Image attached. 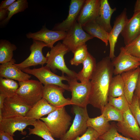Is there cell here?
Listing matches in <instances>:
<instances>
[{
  "instance_id": "cell-39",
  "label": "cell",
  "mask_w": 140,
  "mask_h": 140,
  "mask_svg": "<svg viewBox=\"0 0 140 140\" xmlns=\"http://www.w3.org/2000/svg\"><path fill=\"white\" fill-rule=\"evenodd\" d=\"M16 0H5L2 1L0 4V9H7Z\"/></svg>"
},
{
  "instance_id": "cell-10",
  "label": "cell",
  "mask_w": 140,
  "mask_h": 140,
  "mask_svg": "<svg viewBox=\"0 0 140 140\" xmlns=\"http://www.w3.org/2000/svg\"><path fill=\"white\" fill-rule=\"evenodd\" d=\"M46 47H48V45L44 42L33 40L32 44L30 46L31 53L29 56L21 62L15 63V66L21 70L38 65L43 66L47 62V58L42 52L43 48Z\"/></svg>"
},
{
  "instance_id": "cell-7",
  "label": "cell",
  "mask_w": 140,
  "mask_h": 140,
  "mask_svg": "<svg viewBox=\"0 0 140 140\" xmlns=\"http://www.w3.org/2000/svg\"><path fill=\"white\" fill-rule=\"evenodd\" d=\"M69 78L67 82L69 91L71 92V100L72 105L87 107L89 104L91 90L90 81L85 83H79L76 78Z\"/></svg>"
},
{
  "instance_id": "cell-36",
  "label": "cell",
  "mask_w": 140,
  "mask_h": 140,
  "mask_svg": "<svg viewBox=\"0 0 140 140\" xmlns=\"http://www.w3.org/2000/svg\"><path fill=\"white\" fill-rule=\"evenodd\" d=\"M123 47L127 53L140 59V34L130 43Z\"/></svg>"
},
{
  "instance_id": "cell-32",
  "label": "cell",
  "mask_w": 140,
  "mask_h": 140,
  "mask_svg": "<svg viewBox=\"0 0 140 140\" xmlns=\"http://www.w3.org/2000/svg\"><path fill=\"white\" fill-rule=\"evenodd\" d=\"M101 113L109 122L114 121L120 122L123 119V113L108 104L105 106Z\"/></svg>"
},
{
  "instance_id": "cell-24",
  "label": "cell",
  "mask_w": 140,
  "mask_h": 140,
  "mask_svg": "<svg viewBox=\"0 0 140 140\" xmlns=\"http://www.w3.org/2000/svg\"><path fill=\"white\" fill-rule=\"evenodd\" d=\"M82 64L83 68L77 73L76 78L81 82L85 83L91 79L96 69L97 64L95 58L89 53Z\"/></svg>"
},
{
  "instance_id": "cell-17",
  "label": "cell",
  "mask_w": 140,
  "mask_h": 140,
  "mask_svg": "<svg viewBox=\"0 0 140 140\" xmlns=\"http://www.w3.org/2000/svg\"><path fill=\"white\" fill-rule=\"evenodd\" d=\"M100 0H86L81 10L77 22L82 27L95 20L99 16Z\"/></svg>"
},
{
  "instance_id": "cell-42",
  "label": "cell",
  "mask_w": 140,
  "mask_h": 140,
  "mask_svg": "<svg viewBox=\"0 0 140 140\" xmlns=\"http://www.w3.org/2000/svg\"><path fill=\"white\" fill-rule=\"evenodd\" d=\"M8 11L7 9H0V21L1 22L7 17Z\"/></svg>"
},
{
  "instance_id": "cell-4",
  "label": "cell",
  "mask_w": 140,
  "mask_h": 140,
  "mask_svg": "<svg viewBox=\"0 0 140 140\" xmlns=\"http://www.w3.org/2000/svg\"><path fill=\"white\" fill-rule=\"evenodd\" d=\"M18 83L16 94L29 106L32 107L42 98L44 86L39 81L29 79Z\"/></svg>"
},
{
  "instance_id": "cell-8",
  "label": "cell",
  "mask_w": 140,
  "mask_h": 140,
  "mask_svg": "<svg viewBox=\"0 0 140 140\" xmlns=\"http://www.w3.org/2000/svg\"><path fill=\"white\" fill-rule=\"evenodd\" d=\"M67 32L62 43L73 53L78 47L94 38L86 32L77 22Z\"/></svg>"
},
{
  "instance_id": "cell-33",
  "label": "cell",
  "mask_w": 140,
  "mask_h": 140,
  "mask_svg": "<svg viewBox=\"0 0 140 140\" xmlns=\"http://www.w3.org/2000/svg\"><path fill=\"white\" fill-rule=\"evenodd\" d=\"M88 53L86 44L79 46L73 53L74 57L70 61L71 64L78 66L82 64L87 58Z\"/></svg>"
},
{
  "instance_id": "cell-46",
  "label": "cell",
  "mask_w": 140,
  "mask_h": 140,
  "mask_svg": "<svg viewBox=\"0 0 140 140\" xmlns=\"http://www.w3.org/2000/svg\"><path fill=\"white\" fill-rule=\"evenodd\" d=\"M138 102L139 107L140 109V97L138 99Z\"/></svg>"
},
{
  "instance_id": "cell-29",
  "label": "cell",
  "mask_w": 140,
  "mask_h": 140,
  "mask_svg": "<svg viewBox=\"0 0 140 140\" xmlns=\"http://www.w3.org/2000/svg\"><path fill=\"white\" fill-rule=\"evenodd\" d=\"M124 84L121 74L113 77L110 83L108 97H117L124 95Z\"/></svg>"
},
{
  "instance_id": "cell-18",
  "label": "cell",
  "mask_w": 140,
  "mask_h": 140,
  "mask_svg": "<svg viewBox=\"0 0 140 140\" xmlns=\"http://www.w3.org/2000/svg\"><path fill=\"white\" fill-rule=\"evenodd\" d=\"M127 9L125 8L120 15L116 18L113 27L109 33L108 42L110 44L109 57L113 60L115 56V48L119 34L121 33L128 19Z\"/></svg>"
},
{
  "instance_id": "cell-16",
  "label": "cell",
  "mask_w": 140,
  "mask_h": 140,
  "mask_svg": "<svg viewBox=\"0 0 140 140\" xmlns=\"http://www.w3.org/2000/svg\"><path fill=\"white\" fill-rule=\"evenodd\" d=\"M85 1V0H71L67 18L62 22L56 25L53 30L68 31L77 22Z\"/></svg>"
},
{
  "instance_id": "cell-13",
  "label": "cell",
  "mask_w": 140,
  "mask_h": 140,
  "mask_svg": "<svg viewBox=\"0 0 140 140\" xmlns=\"http://www.w3.org/2000/svg\"><path fill=\"white\" fill-rule=\"evenodd\" d=\"M111 62L114 67V74L115 75L136 69L140 66V59L127 53L123 47L120 48L119 55Z\"/></svg>"
},
{
  "instance_id": "cell-23",
  "label": "cell",
  "mask_w": 140,
  "mask_h": 140,
  "mask_svg": "<svg viewBox=\"0 0 140 140\" xmlns=\"http://www.w3.org/2000/svg\"><path fill=\"white\" fill-rule=\"evenodd\" d=\"M57 108L42 98L31 107L25 116L36 120H40L43 116L49 114Z\"/></svg>"
},
{
  "instance_id": "cell-25",
  "label": "cell",
  "mask_w": 140,
  "mask_h": 140,
  "mask_svg": "<svg viewBox=\"0 0 140 140\" xmlns=\"http://www.w3.org/2000/svg\"><path fill=\"white\" fill-rule=\"evenodd\" d=\"M84 30L93 38H97L108 45L109 33L107 32L95 20L90 22L82 26Z\"/></svg>"
},
{
  "instance_id": "cell-37",
  "label": "cell",
  "mask_w": 140,
  "mask_h": 140,
  "mask_svg": "<svg viewBox=\"0 0 140 140\" xmlns=\"http://www.w3.org/2000/svg\"><path fill=\"white\" fill-rule=\"evenodd\" d=\"M138 98L134 95L132 102L129 104L130 110L140 127V109L139 107Z\"/></svg>"
},
{
  "instance_id": "cell-45",
  "label": "cell",
  "mask_w": 140,
  "mask_h": 140,
  "mask_svg": "<svg viewBox=\"0 0 140 140\" xmlns=\"http://www.w3.org/2000/svg\"><path fill=\"white\" fill-rule=\"evenodd\" d=\"M3 119L2 109H0V122Z\"/></svg>"
},
{
  "instance_id": "cell-38",
  "label": "cell",
  "mask_w": 140,
  "mask_h": 140,
  "mask_svg": "<svg viewBox=\"0 0 140 140\" xmlns=\"http://www.w3.org/2000/svg\"><path fill=\"white\" fill-rule=\"evenodd\" d=\"M99 136V134L93 128L88 127L84 134L74 140H97Z\"/></svg>"
},
{
  "instance_id": "cell-5",
  "label": "cell",
  "mask_w": 140,
  "mask_h": 140,
  "mask_svg": "<svg viewBox=\"0 0 140 140\" xmlns=\"http://www.w3.org/2000/svg\"><path fill=\"white\" fill-rule=\"evenodd\" d=\"M73 106V110L75 116L73 123L60 140H74L84 134L88 128L87 122L89 117L87 107Z\"/></svg>"
},
{
  "instance_id": "cell-11",
  "label": "cell",
  "mask_w": 140,
  "mask_h": 140,
  "mask_svg": "<svg viewBox=\"0 0 140 140\" xmlns=\"http://www.w3.org/2000/svg\"><path fill=\"white\" fill-rule=\"evenodd\" d=\"M36 120L26 116H16L4 118L0 122V131L9 134L13 136L16 131L21 132L23 135L26 133L24 130L28 125H33Z\"/></svg>"
},
{
  "instance_id": "cell-30",
  "label": "cell",
  "mask_w": 140,
  "mask_h": 140,
  "mask_svg": "<svg viewBox=\"0 0 140 140\" xmlns=\"http://www.w3.org/2000/svg\"><path fill=\"white\" fill-rule=\"evenodd\" d=\"M28 7V3L27 0L16 1L7 9L8 11L7 17L5 19L0 22V26H4L7 24L13 15L24 11Z\"/></svg>"
},
{
  "instance_id": "cell-9",
  "label": "cell",
  "mask_w": 140,
  "mask_h": 140,
  "mask_svg": "<svg viewBox=\"0 0 140 140\" xmlns=\"http://www.w3.org/2000/svg\"><path fill=\"white\" fill-rule=\"evenodd\" d=\"M31 107L16 94L8 97L2 109L3 118L16 116H25Z\"/></svg>"
},
{
  "instance_id": "cell-12",
  "label": "cell",
  "mask_w": 140,
  "mask_h": 140,
  "mask_svg": "<svg viewBox=\"0 0 140 140\" xmlns=\"http://www.w3.org/2000/svg\"><path fill=\"white\" fill-rule=\"evenodd\" d=\"M122 121L116 124L117 131L127 137L140 140V127L129 109L123 113Z\"/></svg>"
},
{
  "instance_id": "cell-31",
  "label": "cell",
  "mask_w": 140,
  "mask_h": 140,
  "mask_svg": "<svg viewBox=\"0 0 140 140\" xmlns=\"http://www.w3.org/2000/svg\"><path fill=\"white\" fill-rule=\"evenodd\" d=\"M19 87V83L14 80L0 78V93L10 96L16 94Z\"/></svg>"
},
{
  "instance_id": "cell-3",
  "label": "cell",
  "mask_w": 140,
  "mask_h": 140,
  "mask_svg": "<svg viewBox=\"0 0 140 140\" xmlns=\"http://www.w3.org/2000/svg\"><path fill=\"white\" fill-rule=\"evenodd\" d=\"M70 51L62 43L59 42L55 46L51 48L47 53L46 65V66L53 72L56 69L60 70L62 75L66 74L71 78H76L77 73L69 69L67 66L64 59L65 55Z\"/></svg>"
},
{
  "instance_id": "cell-1",
  "label": "cell",
  "mask_w": 140,
  "mask_h": 140,
  "mask_svg": "<svg viewBox=\"0 0 140 140\" xmlns=\"http://www.w3.org/2000/svg\"><path fill=\"white\" fill-rule=\"evenodd\" d=\"M110 58L107 57L96 65L90 81L91 90L89 104L102 111L108 104V92L114 74V67Z\"/></svg>"
},
{
  "instance_id": "cell-6",
  "label": "cell",
  "mask_w": 140,
  "mask_h": 140,
  "mask_svg": "<svg viewBox=\"0 0 140 140\" xmlns=\"http://www.w3.org/2000/svg\"><path fill=\"white\" fill-rule=\"evenodd\" d=\"M22 70L29 74L32 75L36 77L39 81L44 85H54L60 86L65 90L69 91V86L63 83L62 81H68L69 77L62 75L61 76L55 74L51 71L50 68L46 66H42L39 68L32 69L29 68Z\"/></svg>"
},
{
  "instance_id": "cell-44",
  "label": "cell",
  "mask_w": 140,
  "mask_h": 140,
  "mask_svg": "<svg viewBox=\"0 0 140 140\" xmlns=\"http://www.w3.org/2000/svg\"><path fill=\"white\" fill-rule=\"evenodd\" d=\"M134 11V13L140 11V0H137L135 3Z\"/></svg>"
},
{
  "instance_id": "cell-2",
  "label": "cell",
  "mask_w": 140,
  "mask_h": 140,
  "mask_svg": "<svg viewBox=\"0 0 140 140\" xmlns=\"http://www.w3.org/2000/svg\"><path fill=\"white\" fill-rule=\"evenodd\" d=\"M46 125L53 137L60 138L68 130L71 117L65 107L57 108L46 117L40 119Z\"/></svg>"
},
{
  "instance_id": "cell-40",
  "label": "cell",
  "mask_w": 140,
  "mask_h": 140,
  "mask_svg": "<svg viewBox=\"0 0 140 140\" xmlns=\"http://www.w3.org/2000/svg\"><path fill=\"white\" fill-rule=\"evenodd\" d=\"M13 137L7 133L0 131V140H15Z\"/></svg>"
},
{
  "instance_id": "cell-15",
  "label": "cell",
  "mask_w": 140,
  "mask_h": 140,
  "mask_svg": "<svg viewBox=\"0 0 140 140\" xmlns=\"http://www.w3.org/2000/svg\"><path fill=\"white\" fill-rule=\"evenodd\" d=\"M67 34L66 32L63 31L49 30L44 25L38 31L34 33L29 32L26 34V36L28 39L43 42L51 48L56 42L63 40Z\"/></svg>"
},
{
  "instance_id": "cell-47",
  "label": "cell",
  "mask_w": 140,
  "mask_h": 140,
  "mask_svg": "<svg viewBox=\"0 0 140 140\" xmlns=\"http://www.w3.org/2000/svg\"><path fill=\"white\" fill-rule=\"evenodd\" d=\"M97 140H103L102 139H100L99 138H98Z\"/></svg>"
},
{
  "instance_id": "cell-41",
  "label": "cell",
  "mask_w": 140,
  "mask_h": 140,
  "mask_svg": "<svg viewBox=\"0 0 140 140\" xmlns=\"http://www.w3.org/2000/svg\"><path fill=\"white\" fill-rule=\"evenodd\" d=\"M134 95L138 99L140 97V72L139 74L137 85Z\"/></svg>"
},
{
  "instance_id": "cell-14",
  "label": "cell",
  "mask_w": 140,
  "mask_h": 140,
  "mask_svg": "<svg viewBox=\"0 0 140 140\" xmlns=\"http://www.w3.org/2000/svg\"><path fill=\"white\" fill-rule=\"evenodd\" d=\"M63 88L54 85H44L42 98L51 105L59 108L72 104L71 99L65 98L63 95L65 90Z\"/></svg>"
},
{
  "instance_id": "cell-19",
  "label": "cell",
  "mask_w": 140,
  "mask_h": 140,
  "mask_svg": "<svg viewBox=\"0 0 140 140\" xmlns=\"http://www.w3.org/2000/svg\"><path fill=\"white\" fill-rule=\"evenodd\" d=\"M140 34V11L134 13L128 19L121 34L125 45L130 43Z\"/></svg>"
},
{
  "instance_id": "cell-21",
  "label": "cell",
  "mask_w": 140,
  "mask_h": 140,
  "mask_svg": "<svg viewBox=\"0 0 140 140\" xmlns=\"http://www.w3.org/2000/svg\"><path fill=\"white\" fill-rule=\"evenodd\" d=\"M140 72V67L121 74L124 84V95L129 104H131Z\"/></svg>"
},
{
  "instance_id": "cell-22",
  "label": "cell",
  "mask_w": 140,
  "mask_h": 140,
  "mask_svg": "<svg viewBox=\"0 0 140 140\" xmlns=\"http://www.w3.org/2000/svg\"><path fill=\"white\" fill-rule=\"evenodd\" d=\"M100 5L99 15L95 21L109 33L112 27L110 24V19L116 8H112L107 0H100Z\"/></svg>"
},
{
  "instance_id": "cell-34",
  "label": "cell",
  "mask_w": 140,
  "mask_h": 140,
  "mask_svg": "<svg viewBox=\"0 0 140 140\" xmlns=\"http://www.w3.org/2000/svg\"><path fill=\"white\" fill-rule=\"evenodd\" d=\"M108 104L123 113L129 109V104L124 95L117 97H108Z\"/></svg>"
},
{
  "instance_id": "cell-28",
  "label": "cell",
  "mask_w": 140,
  "mask_h": 140,
  "mask_svg": "<svg viewBox=\"0 0 140 140\" xmlns=\"http://www.w3.org/2000/svg\"><path fill=\"white\" fill-rule=\"evenodd\" d=\"M33 128L28 129L29 135L38 136L45 140H55L45 123L40 120H36L32 125Z\"/></svg>"
},
{
  "instance_id": "cell-20",
  "label": "cell",
  "mask_w": 140,
  "mask_h": 140,
  "mask_svg": "<svg viewBox=\"0 0 140 140\" xmlns=\"http://www.w3.org/2000/svg\"><path fill=\"white\" fill-rule=\"evenodd\" d=\"M15 60L0 65V77L16 80L19 82L29 80L31 76L16 67Z\"/></svg>"
},
{
  "instance_id": "cell-35",
  "label": "cell",
  "mask_w": 140,
  "mask_h": 140,
  "mask_svg": "<svg viewBox=\"0 0 140 140\" xmlns=\"http://www.w3.org/2000/svg\"><path fill=\"white\" fill-rule=\"evenodd\" d=\"M109 130L100 136L99 138L103 140H138L130 138L119 134L116 128V124L112 123Z\"/></svg>"
},
{
  "instance_id": "cell-26",
  "label": "cell",
  "mask_w": 140,
  "mask_h": 140,
  "mask_svg": "<svg viewBox=\"0 0 140 140\" xmlns=\"http://www.w3.org/2000/svg\"><path fill=\"white\" fill-rule=\"evenodd\" d=\"M88 127H90L101 136L107 132L110 129L111 125L102 114L97 117L90 118L88 120Z\"/></svg>"
},
{
  "instance_id": "cell-27",
  "label": "cell",
  "mask_w": 140,
  "mask_h": 140,
  "mask_svg": "<svg viewBox=\"0 0 140 140\" xmlns=\"http://www.w3.org/2000/svg\"><path fill=\"white\" fill-rule=\"evenodd\" d=\"M15 45L9 41L1 39L0 41V63L9 62L13 58V52L16 50Z\"/></svg>"
},
{
  "instance_id": "cell-43",
  "label": "cell",
  "mask_w": 140,
  "mask_h": 140,
  "mask_svg": "<svg viewBox=\"0 0 140 140\" xmlns=\"http://www.w3.org/2000/svg\"><path fill=\"white\" fill-rule=\"evenodd\" d=\"M7 97L6 95L0 93V109H2L5 99Z\"/></svg>"
}]
</instances>
